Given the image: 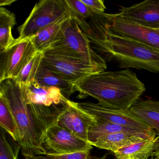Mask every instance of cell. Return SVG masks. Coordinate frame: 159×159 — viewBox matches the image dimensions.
<instances>
[{
  "label": "cell",
  "instance_id": "1",
  "mask_svg": "<svg viewBox=\"0 0 159 159\" xmlns=\"http://www.w3.org/2000/svg\"><path fill=\"white\" fill-rule=\"evenodd\" d=\"M29 84L16 82L14 79L0 83V97L5 100L17 124L21 153L25 159L48 153L43 140L48 128L57 123L59 107H47L27 103Z\"/></svg>",
  "mask_w": 159,
  "mask_h": 159
},
{
  "label": "cell",
  "instance_id": "2",
  "mask_svg": "<svg viewBox=\"0 0 159 159\" xmlns=\"http://www.w3.org/2000/svg\"><path fill=\"white\" fill-rule=\"evenodd\" d=\"M89 21L77 23L91 47L106 62L121 68H129L159 72V51L147 44L116 35L108 30L101 15L94 14Z\"/></svg>",
  "mask_w": 159,
  "mask_h": 159
},
{
  "label": "cell",
  "instance_id": "3",
  "mask_svg": "<svg viewBox=\"0 0 159 159\" xmlns=\"http://www.w3.org/2000/svg\"><path fill=\"white\" fill-rule=\"evenodd\" d=\"M78 97L93 98L102 107L129 109L146 91L145 84L130 70L103 71L73 83Z\"/></svg>",
  "mask_w": 159,
  "mask_h": 159
},
{
  "label": "cell",
  "instance_id": "4",
  "mask_svg": "<svg viewBox=\"0 0 159 159\" xmlns=\"http://www.w3.org/2000/svg\"><path fill=\"white\" fill-rule=\"evenodd\" d=\"M47 51L80 59L105 70L107 69V62L94 51L88 38L71 16L64 22L58 39Z\"/></svg>",
  "mask_w": 159,
  "mask_h": 159
},
{
  "label": "cell",
  "instance_id": "5",
  "mask_svg": "<svg viewBox=\"0 0 159 159\" xmlns=\"http://www.w3.org/2000/svg\"><path fill=\"white\" fill-rule=\"evenodd\" d=\"M71 17L65 0H42L35 4L26 20L18 28L17 41L30 39L50 25Z\"/></svg>",
  "mask_w": 159,
  "mask_h": 159
},
{
  "label": "cell",
  "instance_id": "6",
  "mask_svg": "<svg viewBox=\"0 0 159 159\" xmlns=\"http://www.w3.org/2000/svg\"><path fill=\"white\" fill-rule=\"evenodd\" d=\"M42 64L52 72L73 84L89 75L106 70L83 60L49 51L44 52Z\"/></svg>",
  "mask_w": 159,
  "mask_h": 159
},
{
  "label": "cell",
  "instance_id": "7",
  "mask_svg": "<svg viewBox=\"0 0 159 159\" xmlns=\"http://www.w3.org/2000/svg\"><path fill=\"white\" fill-rule=\"evenodd\" d=\"M105 27L112 33L131 39L159 51V29H153L130 22L118 14H101Z\"/></svg>",
  "mask_w": 159,
  "mask_h": 159
},
{
  "label": "cell",
  "instance_id": "8",
  "mask_svg": "<svg viewBox=\"0 0 159 159\" xmlns=\"http://www.w3.org/2000/svg\"><path fill=\"white\" fill-rule=\"evenodd\" d=\"M37 52L30 39L16 41L1 54L0 83L17 78Z\"/></svg>",
  "mask_w": 159,
  "mask_h": 159
},
{
  "label": "cell",
  "instance_id": "9",
  "mask_svg": "<svg viewBox=\"0 0 159 159\" xmlns=\"http://www.w3.org/2000/svg\"><path fill=\"white\" fill-rule=\"evenodd\" d=\"M43 145L48 153L57 154L91 151L93 147L90 142L57 123L46 131Z\"/></svg>",
  "mask_w": 159,
  "mask_h": 159
},
{
  "label": "cell",
  "instance_id": "10",
  "mask_svg": "<svg viewBox=\"0 0 159 159\" xmlns=\"http://www.w3.org/2000/svg\"><path fill=\"white\" fill-rule=\"evenodd\" d=\"M79 107L99 120L131 127L145 133L156 134V131L129 109H114L91 102L78 103Z\"/></svg>",
  "mask_w": 159,
  "mask_h": 159
},
{
  "label": "cell",
  "instance_id": "11",
  "mask_svg": "<svg viewBox=\"0 0 159 159\" xmlns=\"http://www.w3.org/2000/svg\"><path fill=\"white\" fill-rule=\"evenodd\" d=\"M96 122L95 116L79 107L77 102L69 99L60 111L57 120L58 125L87 141L89 128Z\"/></svg>",
  "mask_w": 159,
  "mask_h": 159
},
{
  "label": "cell",
  "instance_id": "12",
  "mask_svg": "<svg viewBox=\"0 0 159 159\" xmlns=\"http://www.w3.org/2000/svg\"><path fill=\"white\" fill-rule=\"evenodd\" d=\"M118 14L143 26L159 29V0H147L130 7H121Z\"/></svg>",
  "mask_w": 159,
  "mask_h": 159
},
{
  "label": "cell",
  "instance_id": "13",
  "mask_svg": "<svg viewBox=\"0 0 159 159\" xmlns=\"http://www.w3.org/2000/svg\"><path fill=\"white\" fill-rule=\"evenodd\" d=\"M26 100L28 105L57 107L66 105L69 99L64 96L58 88L43 86L34 80L29 85Z\"/></svg>",
  "mask_w": 159,
  "mask_h": 159
},
{
  "label": "cell",
  "instance_id": "14",
  "mask_svg": "<svg viewBox=\"0 0 159 159\" xmlns=\"http://www.w3.org/2000/svg\"><path fill=\"white\" fill-rule=\"evenodd\" d=\"M156 135V134L144 132H120L103 136L92 145L98 148L110 151L114 153L124 147L133 145Z\"/></svg>",
  "mask_w": 159,
  "mask_h": 159
},
{
  "label": "cell",
  "instance_id": "15",
  "mask_svg": "<svg viewBox=\"0 0 159 159\" xmlns=\"http://www.w3.org/2000/svg\"><path fill=\"white\" fill-rule=\"evenodd\" d=\"M159 136L156 135L148 139L124 147L114 152L117 159H148L152 156L158 148Z\"/></svg>",
  "mask_w": 159,
  "mask_h": 159
},
{
  "label": "cell",
  "instance_id": "16",
  "mask_svg": "<svg viewBox=\"0 0 159 159\" xmlns=\"http://www.w3.org/2000/svg\"><path fill=\"white\" fill-rule=\"evenodd\" d=\"M131 112L155 130L159 136V101L139 100L130 108Z\"/></svg>",
  "mask_w": 159,
  "mask_h": 159
},
{
  "label": "cell",
  "instance_id": "17",
  "mask_svg": "<svg viewBox=\"0 0 159 159\" xmlns=\"http://www.w3.org/2000/svg\"><path fill=\"white\" fill-rule=\"evenodd\" d=\"M35 80L43 86L58 88L64 96L68 99L70 97L76 92L75 86L72 83L64 80L52 72L42 64L38 70Z\"/></svg>",
  "mask_w": 159,
  "mask_h": 159
},
{
  "label": "cell",
  "instance_id": "18",
  "mask_svg": "<svg viewBox=\"0 0 159 159\" xmlns=\"http://www.w3.org/2000/svg\"><path fill=\"white\" fill-rule=\"evenodd\" d=\"M69 17L64 18L50 25L40 31L37 35L30 38L34 47L38 52H45L56 42L61 32L62 25Z\"/></svg>",
  "mask_w": 159,
  "mask_h": 159
},
{
  "label": "cell",
  "instance_id": "19",
  "mask_svg": "<svg viewBox=\"0 0 159 159\" xmlns=\"http://www.w3.org/2000/svg\"><path fill=\"white\" fill-rule=\"evenodd\" d=\"M16 15L3 7L0 8V54L10 48L16 41L12 29L16 25Z\"/></svg>",
  "mask_w": 159,
  "mask_h": 159
},
{
  "label": "cell",
  "instance_id": "20",
  "mask_svg": "<svg viewBox=\"0 0 159 159\" xmlns=\"http://www.w3.org/2000/svg\"><path fill=\"white\" fill-rule=\"evenodd\" d=\"M120 132H143L131 127H126L102 120L97 118L96 122L91 125L88 130V141L92 145L98 138L103 136Z\"/></svg>",
  "mask_w": 159,
  "mask_h": 159
},
{
  "label": "cell",
  "instance_id": "21",
  "mask_svg": "<svg viewBox=\"0 0 159 159\" xmlns=\"http://www.w3.org/2000/svg\"><path fill=\"white\" fill-rule=\"evenodd\" d=\"M0 125L14 141L18 143L20 134L14 117L2 98L0 97Z\"/></svg>",
  "mask_w": 159,
  "mask_h": 159
},
{
  "label": "cell",
  "instance_id": "22",
  "mask_svg": "<svg viewBox=\"0 0 159 159\" xmlns=\"http://www.w3.org/2000/svg\"><path fill=\"white\" fill-rule=\"evenodd\" d=\"M44 53L37 52L24 67L18 77L14 79L16 82L29 84L35 80L36 75L41 65Z\"/></svg>",
  "mask_w": 159,
  "mask_h": 159
},
{
  "label": "cell",
  "instance_id": "23",
  "mask_svg": "<svg viewBox=\"0 0 159 159\" xmlns=\"http://www.w3.org/2000/svg\"><path fill=\"white\" fill-rule=\"evenodd\" d=\"M6 131L0 129V159H19L20 146Z\"/></svg>",
  "mask_w": 159,
  "mask_h": 159
},
{
  "label": "cell",
  "instance_id": "24",
  "mask_svg": "<svg viewBox=\"0 0 159 159\" xmlns=\"http://www.w3.org/2000/svg\"><path fill=\"white\" fill-rule=\"evenodd\" d=\"M65 2L72 17L87 20L94 14L81 0H65Z\"/></svg>",
  "mask_w": 159,
  "mask_h": 159
},
{
  "label": "cell",
  "instance_id": "25",
  "mask_svg": "<svg viewBox=\"0 0 159 159\" xmlns=\"http://www.w3.org/2000/svg\"><path fill=\"white\" fill-rule=\"evenodd\" d=\"M90 153V151L66 154L48 153L46 155L34 156L32 159H89Z\"/></svg>",
  "mask_w": 159,
  "mask_h": 159
},
{
  "label": "cell",
  "instance_id": "26",
  "mask_svg": "<svg viewBox=\"0 0 159 159\" xmlns=\"http://www.w3.org/2000/svg\"><path fill=\"white\" fill-rule=\"evenodd\" d=\"M93 13L101 15L105 13L106 7L102 0H81Z\"/></svg>",
  "mask_w": 159,
  "mask_h": 159
},
{
  "label": "cell",
  "instance_id": "27",
  "mask_svg": "<svg viewBox=\"0 0 159 159\" xmlns=\"http://www.w3.org/2000/svg\"><path fill=\"white\" fill-rule=\"evenodd\" d=\"M15 2L16 0H1L0 2V6L1 7H2V6H10Z\"/></svg>",
  "mask_w": 159,
  "mask_h": 159
},
{
  "label": "cell",
  "instance_id": "28",
  "mask_svg": "<svg viewBox=\"0 0 159 159\" xmlns=\"http://www.w3.org/2000/svg\"><path fill=\"white\" fill-rule=\"evenodd\" d=\"M151 159H159V144L158 148L153 152Z\"/></svg>",
  "mask_w": 159,
  "mask_h": 159
},
{
  "label": "cell",
  "instance_id": "29",
  "mask_svg": "<svg viewBox=\"0 0 159 159\" xmlns=\"http://www.w3.org/2000/svg\"><path fill=\"white\" fill-rule=\"evenodd\" d=\"M107 154H105L102 157H97V156H91L89 159H107Z\"/></svg>",
  "mask_w": 159,
  "mask_h": 159
},
{
  "label": "cell",
  "instance_id": "30",
  "mask_svg": "<svg viewBox=\"0 0 159 159\" xmlns=\"http://www.w3.org/2000/svg\"><path fill=\"white\" fill-rule=\"evenodd\" d=\"M132 159V158H131V159Z\"/></svg>",
  "mask_w": 159,
  "mask_h": 159
}]
</instances>
